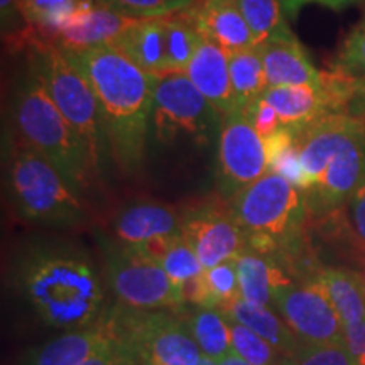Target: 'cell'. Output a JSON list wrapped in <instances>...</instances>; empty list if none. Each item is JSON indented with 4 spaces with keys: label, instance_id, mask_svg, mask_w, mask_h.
I'll return each instance as SVG.
<instances>
[{
    "label": "cell",
    "instance_id": "2e32d148",
    "mask_svg": "<svg viewBox=\"0 0 365 365\" xmlns=\"http://www.w3.org/2000/svg\"><path fill=\"white\" fill-rule=\"evenodd\" d=\"M344 325L345 344L359 365H365V281L350 269L325 267L314 272Z\"/></svg>",
    "mask_w": 365,
    "mask_h": 365
},
{
    "label": "cell",
    "instance_id": "f1b7e54d",
    "mask_svg": "<svg viewBox=\"0 0 365 365\" xmlns=\"http://www.w3.org/2000/svg\"><path fill=\"white\" fill-rule=\"evenodd\" d=\"M247 22L254 46H262L271 36L287 26L281 0H237Z\"/></svg>",
    "mask_w": 365,
    "mask_h": 365
},
{
    "label": "cell",
    "instance_id": "4dcf8cb0",
    "mask_svg": "<svg viewBox=\"0 0 365 365\" xmlns=\"http://www.w3.org/2000/svg\"><path fill=\"white\" fill-rule=\"evenodd\" d=\"M95 2L132 19H159V17L186 12L195 6L196 0H95Z\"/></svg>",
    "mask_w": 365,
    "mask_h": 365
},
{
    "label": "cell",
    "instance_id": "e0dca14e",
    "mask_svg": "<svg viewBox=\"0 0 365 365\" xmlns=\"http://www.w3.org/2000/svg\"><path fill=\"white\" fill-rule=\"evenodd\" d=\"M264 71H266L267 88L272 86L319 83L325 78V71H319L309 59L304 46L289 29L281 27L262 46Z\"/></svg>",
    "mask_w": 365,
    "mask_h": 365
},
{
    "label": "cell",
    "instance_id": "d6986e66",
    "mask_svg": "<svg viewBox=\"0 0 365 365\" xmlns=\"http://www.w3.org/2000/svg\"><path fill=\"white\" fill-rule=\"evenodd\" d=\"M117 335L115 323L108 312L97 325L66 331L31 350L24 365H81L97 350L117 339Z\"/></svg>",
    "mask_w": 365,
    "mask_h": 365
},
{
    "label": "cell",
    "instance_id": "836d02e7",
    "mask_svg": "<svg viewBox=\"0 0 365 365\" xmlns=\"http://www.w3.org/2000/svg\"><path fill=\"white\" fill-rule=\"evenodd\" d=\"M277 365H359L346 344H303Z\"/></svg>",
    "mask_w": 365,
    "mask_h": 365
},
{
    "label": "cell",
    "instance_id": "4316f807",
    "mask_svg": "<svg viewBox=\"0 0 365 365\" xmlns=\"http://www.w3.org/2000/svg\"><path fill=\"white\" fill-rule=\"evenodd\" d=\"M164 39H166L168 71H185L203 36L186 16V12L163 17Z\"/></svg>",
    "mask_w": 365,
    "mask_h": 365
},
{
    "label": "cell",
    "instance_id": "7c38bea8",
    "mask_svg": "<svg viewBox=\"0 0 365 365\" xmlns=\"http://www.w3.org/2000/svg\"><path fill=\"white\" fill-rule=\"evenodd\" d=\"M274 309L303 344H345L344 325L317 276L293 282L274 294Z\"/></svg>",
    "mask_w": 365,
    "mask_h": 365
},
{
    "label": "cell",
    "instance_id": "f6af8a7d",
    "mask_svg": "<svg viewBox=\"0 0 365 365\" xmlns=\"http://www.w3.org/2000/svg\"><path fill=\"white\" fill-rule=\"evenodd\" d=\"M364 281H365V272H364Z\"/></svg>",
    "mask_w": 365,
    "mask_h": 365
},
{
    "label": "cell",
    "instance_id": "52a82bcc",
    "mask_svg": "<svg viewBox=\"0 0 365 365\" xmlns=\"http://www.w3.org/2000/svg\"><path fill=\"white\" fill-rule=\"evenodd\" d=\"M222 118L185 71L158 73L149 130L154 140H190L203 148L220 132Z\"/></svg>",
    "mask_w": 365,
    "mask_h": 365
},
{
    "label": "cell",
    "instance_id": "74e56055",
    "mask_svg": "<svg viewBox=\"0 0 365 365\" xmlns=\"http://www.w3.org/2000/svg\"><path fill=\"white\" fill-rule=\"evenodd\" d=\"M244 110L247 113L250 124L254 125V129L257 130V134L261 135L262 139H267L269 135L276 134V132L282 127L279 117H277L272 105L264 98V93L262 97H259L254 103H250L247 108H244Z\"/></svg>",
    "mask_w": 365,
    "mask_h": 365
},
{
    "label": "cell",
    "instance_id": "30bf717a",
    "mask_svg": "<svg viewBox=\"0 0 365 365\" xmlns=\"http://www.w3.org/2000/svg\"><path fill=\"white\" fill-rule=\"evenodd\" d=\"M269 173L264 139L250 124L244 108L222 118L217 150V188L230 202L242 190Z\"/></svg>",
    "mask_w": 365,
    "mask_h": 365
},
{
    "label": "cell",
    "instance_id": "ac0fdd59",
    "mask_svg": "<svg viewBox=\"0 0 365 365\" xmlns=\"http://www.w3.org/2000/svg\"><path fill=\"white\" fill-rule=\"evenodd\" d=\"M112 234V240L120 245H140L156 237L181 234V213L170 205L139 200L113 217Z\"/></svg>",
    "mask_w": 365,
    "mask_h": 365
},
{
    "label": "cell",
    "instance_id": "8d00e7d4",
    "mask_svg": "<svg viewBox=\"0 0 365 365\" xmlns=\"http://www.w3.org/2000/svg\"><path fill=\"white\" fill-rule=\"evenodd\" d=\"M112 317V314H110ZM117 328V327H115ZM118 331V328H117ZM81 365H143L135 349L118 331L117 339L97 350Z\"/></svg>",
    "mask_w": 365,
    "mask_h": 365
},
{
    "label": "cell",
    "instance_id": "1f68e13d",
    "mask_svg": "<svg viewBox=\"0 0 365 365\" xmlns=\"http://www.w3.org/2000/svg\"><path fill=\"white\" fill-rule=\"evenodd\" d=\"M232 352L252 365H277L282 355L250 328L230 322Z\"/></svg>",
    "mask_w": 365,
    "mask_h": 365
},
{
    "label": "cell",
    "instance_id": "9c48e42d",
    "mask_svg": "<svg viewBox=\"0 0 365 365\" xmlns=\"http://www.w3.org/2000/svg\"><path fill=\"white\" fill-rule=\"evenodd\" d=\"M110 314L120 335L135 349L143 365H198L203 357L176 309L145 312L115 303Z\"/></svg>",
    "mask_w": 365,
    "mask_h": 365
},
{
    "label": "cell",
    "instance_id": "5bb4252c",
    "mask_svg": "<svg viewBox=\"0 0 365 365\" xmlns=\"http://www.w3.org/2000/svg\"><path fill=\"white\" fill-rule=\"evenodd\" d=\"M365 178V125L354 132L327 164L322 176L304 191L308 215L325 218L340 212Z\"/></svg>",
    "mask_w": 365,
    "mask_h": 365
},
{
    "label": "cell",
    "instance_id": "83f0119b",
    "mask_svg": "<svg viewBox=\"0 0 365 365\" xmlns=\"http://www.w3.org/2000/svg\"><path fill=\"white\" fill-rule=\"evenodd\" d=\"M264 145H266L269 171L282 176L284 180L293 182L296 188L303 191L307 180H304V171L301 166L298 140H296L294 132L281 127L276 134L264 139Z\"/></svg>",
    "mask_w": 365,
    "mask_h": 365
},
{
    "label": "cell",
    "instance_id": "ab89813d",
    "mask_svg": "<svg viewBox=\"0 0 365 365\" xmlns=\"http://www.w3.org/2000/svg\"><path fill=\"white\" fill-rule=\"evenodd\" d=\"M349 218L355 244L365 252V178L349 200Z\"/></svg>",
    "mask_w": 365,
    "mask_h": 365
},
{
    "label": "cell",
    "instance_id": "8fae6325",
    "mask_svg": "<svg viewBox=\"0 0 365 365\" xmlns=\"http://www.w3.org/2000/svg\"><path fill=\"white\" fill-rule=\"evenodd\" d=\"M355 80L339 71H325L319 83L272 86L264 98L272 105L281 125L298 134L319 118L333 113H346Z\"/></svg>",
    "mask_w": 365,
    "mask_h": 365
},
{
    "label": "cell",
    "instance_id": "4fadbf2b",
    "mask_svg": "<svg viewBox=\"0 0 365 365\" xmlns=\"http://www.w3.org/2000/svg\"><path fill=\"white\" fill-rule=\"evenodd\" d=\"M181 235L205 269L232 261L247 250V240L227 200L202 202L181 212Z\"/></svg>",
    "mask_w": 365,
    "mask_h": 365
},
{
    "label": "cell",
    "instance_id": "e575fe53",
    "mask_svg": "<svg viewBox=\"0 0 365 365\" xmlns=\"http://www.w3.org/2000/svg\"><path fill=\"white\" fill-rule=\"evenodd\" d=\"M168 276L171 277V281L180 287L182 282L190 281L191 277L200 276L205 271L203 264L200 262L198 255L195 254V250L190 247V244L182 239L180 234L171 244V247L168 249V252L163 255V259L159 261Z\"/></svg>",
    "mask_w": 365,
    "mask_h": 365
},
{
    "label": "cell",
    "instance_id": "b9f144b4",
    "mask_svg": "<svg viewBox=\"0 0 365 365\" xmlns=\"http://www.w3.org/2000/svg\"><path fill=\"white\" fill-rule=\"evenodd\" d=\"M346 113L365 125V80H355L352 97L346 105Z\"/></svg>",
    "mask_w": 365,
    "mask_h": 365
},
{
    "label": "cell",
    "instance_id": "3957f363",
    "mask_svg": "<svg viewBox=\"0 0 365 365\" xmlns=\"http://www.w3.org/2000/svg\"><path fill=\"white\" fill-rule=\"evenodd\" d=\"M12 118L22 145L48 159L78 193L88 188L97 175L83 140L56 107L31 59L14 90Z\"/></svg>",
    "mask_w": 365,
    "mask_h": 365
},
{
    "label": "cell",
    "instance_id": "ee69618b",
    "mask_svg": "<svg viewBox=\"0 0 365 365\" xmlns=\"http://www.w3.org/2000/svg\"><path fill=\"white\" fill-rule=\"evenodd\" d=\"M198 365H217V362L215 360H212V359H208V357H202V360H200V364Z\"/></svg>",
    "mask_w": 365,
    "mask_h": 365
},
{
    "label": "cell",
    "instance_id": "8992f818",
    "mask_svg": "<svg viewBox=\"0 0 365 365\" xmlns=\"http://www.w3.org/2000/svg\"><path fill=\"white\" fill-rule=\"evenodd\" d=\"M29 53L36 70L63 115L83 140L95 175L108 153L100 105L83 71L65 49L53 43L36 44Z\"/></svg>",
    "mask_w": 365,
    "mask_h": 365
},
{
    "label": "cell",
    "instance_id": "d4e9b609",
    "mask_svg": "<svg viewBox=\"0 0 365 365\" xmlns=\"http://www.w3.org/2000/svg\"><path fill=\"white\" fill-rule=\"evenodd\" d=\"M176 309L180 318L188 327V330L205 357L220 362L228 354H232V333L230 319L218 309L196 308L195 309Z\"/></svg>",
    "mask_w": 365,
    "mask_h": 365
},
{
    "label": "cell",
    "instance_id": "5b68a950",
    "mask_svg": "<svg viewBox=\"0 0 365 365\" xmlns=\"http://www.w3.org/2000/svg\"><path fill=\"white\" fill-rule=\"evenodd\" d=\"M7 190L17 215L31 223L75 228L88 218L78 191L48 159L26 145L9 163Z\"/></svg>",
    "mask_w": 365,
    "mask_h": 365
},
{
    "label": "cell",
    "instance_id": "603a6c76",
    "mask_svg": "<svg viewBox=\"0 0 365 365\" xmlns=\"http://www.w3.org/2000/svg\"><path fill=\"white\" fill-rule=\"evenodd\" d=\"M274 312H276L274 308L257 307V304L247 303L240 298L223 314L230 322H237L250 328L261 339L269 341L282 357H286V355L296 352L303 345V341L296 336V333L291 330L284 318Z\"/></svg>",
    "mask_w": 365,
    "mask_h": 365
},
{
    "label": "cell",
    "instance_id": "60d3db41",
    "mask_svg": "<svg viewBox=\"0 0 365 365\" xmlns=\"http://www.w3.org/2000/svg\"><path fill=\"white\" fill-rule=\"evenodd\" d=\"M360 0H281L284 14L289 17H296L303 7L308 6H322L331 11H344L359 4Z\"/></svg>",
    "mask_w": 365,
    "mask_h": 365
},
{
    "label": "cell",
    "instance_id": "484cf974",
    "mask_svg": "<svg viewBox=\"0 0 365 365\" xmlns=\"http://www.w3.org/2000/svg\"><path fill=\"white\" fill-rule=\"evenodd\" d=\"M230 81L234 107L247 108L267 90L262 54L257 46L230 53Z\"/></svg>",
    "mask_w": 365,
    "mask_h": 365
},
{
    "label": "cell",
    "instance_id": "ba28073f",
    "mask_svg": "<svg viewBox=\"0 0 365 365\" xmlns=\"http://www.w3.org/2000/svg\"><path fill=\"white\" fill-rule=\"evenodd\" d=\"M105 279L112 287L117 303L127 308L178 309L185 304L181 289L163 266L134 245H120L103 237Z\"/></svg>",
    "mask_w": 365,
    "mask_h": 365
},
{
    "label": "cell",
    "instance_id": "cb8c5ba5",
    "mask_svg": "<svg viewBox=\"0 0 365 365\" xmlns=\"http://www.w3.org/2000/svg\"><path fill=\"white\" fill-rule=\"evenodd\" d=\"M113 46L144 71L153 73V75L168 71L163 17L139 19Z\"/></svg>",
    "mask_w": 365,
    "mask_h": 365
},
{
    "label": "cell",
    "instance_id": "6da1fadb",
    "mask_svg": "<svg viewBox=\"0 0 365 365\" xmlns=\"http://www.w3.org/2000/svg\"><path fill=\"white\" fill-rule=\"evenodd\" d=\"M11 282L36 317L53 330L93 327L112 308L90 254L71 242H29L14 257Z\"/></svg>",
    "mask_w": 365,
    "mask_h": 365
},
{
    "label": "cell",
    "instance_id": "f546056e",
    "mask_svg": "<svg viewBox=\"0 0 365 365\" xmlns=\"http://www.w3.org/2000/svg\"><path fill=\"white\" fill-rule=\"evenodd\" d=\"M17 2L27 24L34 27L41 39L46 41L59 22L90 0H17Z\"/></svg>",
    "mask_w": 365,
    "mask_h": 365
},
{
    "label": "cell",
    "instance_id": "9a60e30c",
    "mask_svg": "<svg viewBox=\"0 0 365 365\" xmlns=\"http://www.w3.org/2000/svg\"><path fill=\"white\" fill-rule=\"evenodd\" d=\"M137 21L90 0L59 22L44 43L56 44L65 51L113 46Z\"/></svg>",
    "mask_w": 365,
    "mask_h": 365
},
{
    "label": "cell",
    "instance_id": "277c9868",
    "mask_svg": "<svg viewBox=\"0 0 365 365\" xmlns=\"http://www.w3.org/2000/svg\"><path fill=\"white\" fill-rule=\"evenodd\" d=\"M228 203L250 250L287 261L303 249L309 215L304 196L293 182L269 171Z\"/></svg>",
    "mask_w": 365,
    "mask_h": 365
},
{
    "label": "cell",
    "instance_id": "7bdbcfd3",
    "mask_svg": "<svg viewBox=\"0 0 365 365\" xmlns=\"http://www.w3.org/2000/svg\"><path fill=\"white\" fill-rule=\"evenodd\" d=\"M217 365H252V364H249L247 360H244L237 354L232 352V354H228L225 359H222L220 362H217Z\"/></svg>",
    "mask_w": 365,
    "mask_h": 365
},
{
    "label": "cell",
    "instance_id": "7a4b0ae2",
    "mask_svg": "<svg viewBox=\"0 0 365 365\" xmlns=\"http://www.w3.org/2000/svg\"><path fill=\"white\" fill-rule=\"evenodd\" d=\"M66 53L97 95L112 159L124 175H137L145 161L156 75L137 66L115 46Z\"/></svg>",
    "mask_w": 365,
    "mask_h": 365
},
{
    "label": "cell",
    "instance_id": "7402d4cb",
    "mask_svg": "<svg viewBox=\"0 0 365 365\" xmlns=\"http://www.w3.org/2000/svg\"><path fill=\"white\" fill-rule=\"evenodd\" d=\"M242 299L257 307L274 308V294L293 284V279L281 267L279 259L244 250L235 259Z\"/></svg>",
    "mask_w": 365,
    "mask_h": 365
},
{
    "label": "cell",
    "instance_id": "f35d334b",
    "mask_svg": "<svg viewBox=\"0 0 365 365\" xmlns=\"http://www.w3.org/2000/svg\"><path fill=\"white\" fill-rule=\"evenodd\" d=\"M180 289L185 303L193 304L196 308L217 309V299L215 296H213L212 289H210L207 277H205V271L200 274V276L191 277L190 281L182 282Z\"/></svg>",
    "mask_w": 365,
    "mask_h": 365
},
{
    "label": "cell",
    "instance_id": "d6a6232c",
    "mask_svg": "<svg viewBox=\"0 0 365 365\" xmlns=\"http://www.w3.org/2000/svg\"><path fill=\"white\" fill-rule=\"evenodd\" d=\"M331 70L352 80H365V14L345 36L331 63Z\"/></svg>",
    "mask_w": 365,
    "mask_h": 365
},
{
    "label": "cell",
    "instance_id": "ffe728a7",
    "mask_svg": "<svg viewBox=\"0 0 365 365\" xmlns=\"http://www.w3.org/2000/svg\"><path fill=\"white\" fill-rule=\"evenodd\" d=\"M185 73L222 117L235 110L230 81V53L227 49L203 38Z\"/></svg>",
    "mask_w": 365,
    "mask_h": 365
},
{
    "label": "cell",
    "instance_id": "44dd1931",
    "mask_svg": "<svg viewBox=\"0 0 365 365\" xmlns=\"http://www.w3.org/2000/svg\"><path fill=\"white\" fill-rule=\"evenodd\" d=\"M186 16L205 39L222 46L228 53L254 46L237 0H196Z\"/></svg>",
    "mask_w": 365,
    "mask_h": 365
},
{
    "label": "cell",
    "instance_id": "d590c367",
    "mask_svg": "<svg viewBox=\"0 0 365 365\" xmlns=\"http://www.w3.org/2000/svg\"><path fill=\"white\" fill-rule=\"evenodd\" d=\"M205 277L217 299L218 312L225 313L237 299L242 298L235 259L218 264L212 269H205Z\"/></svg>",
    "mask_w": 365,
    "mask_h": 365
}]
</instances>
